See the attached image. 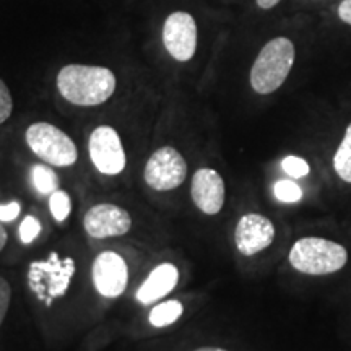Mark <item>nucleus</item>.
<instances>
[{"mask_svg": "<svg viewBox=\"0 0 351 351\" xmlns=\"http://www.w3.org/2000/svg\"><path fill=\"white\" fill-rule=\"evenodd\" d=\"M12 300V288L10 285L3 276H0V326H2L3 319L8 313V307H10Z\"/></svg>", "mask_w": 351, "mask_h": 351, "instance_id": "4be33fe9", "label": "nucleus"}, {"mask_svg": "<svg viewBox=\"0 0 351 351\" xmlns=\"http://www.w3.org/2000/svg\"><path fill=\"white\" fill-rule=\"evenodd\" d=\"M275 197L280 202H287V204H293V202L301 200L302 191L296 182L293 181H278L274 187Z\"/></svg>", "mask_w": 351, "mask_h": 351, "instance_id": "a211bd4d", "label": "nucleus"}, {"mask_svg": "<svg viewBox=\"0 0 351 351\" xmlns=\"http://www.w3.org/2000/svg\"><path fill=\"white\" fill-rule=\"evenodd\" d=\"M93 283L96 291L104 298H117L129 283V267L119 254L101 252L93 262Z\"/></svg>", "mask_w": 351, "mask_h": 351, "instance_id": "9d476101", "label": "nucleus"}, {"mask_svg": "<svg viewBox=\"0 0 351 351\" xmlns=\"http://www.w3.org/2000/svg\"><path fill=\"white\" fill-rule=\"evenodd\" d=\"M296 59L295 44L288 38L270 39L254 60L251 86L258 95H270L287 80Z\"/></svg>", "mask_w": 351, "mask_h": 351, "instance_id": "f03ea898", "label": "nucleus"}, {"mask_svg": "<svg viewBox=\"0 0 351 351\" xmlns=\"http://www.w3.org/2000/svg\"><path fill=\"white\" fill-rule=\"evenodd\" d=\"M57 90L70 104L93 108L104 104L116 91V75L101 65L69 64L57 73Z\"/></svg>", "mask_w": 351, "mask_h": 351, "instance_id": "f257e3e1", "label": "nucleus"}, {"mask_svg": "<svg viewBox=\"0 0 351 351\" xmlns=\"http://www.w3.org/2000/svg\"><path fill=\"white\" fill-rule=\"evenodd\" d=\"M282 166L285 173L291 176V178H304L309 173V165L300 156H287L283 160Z\"/></svg>", "mask_w": 351, "mask_h": 351, "instance_id": "aec40b11", "label": "nucleus"}, {"mask_svg": "<svg viewBox=\"0 0 351 351\" xmlns=\"http://www.w3.org/2000/svg\"><path fill=\"white\" fill-rule=\"evenodd\" d=\"M86 234L96 239L117 238L130 231L132 218L127 210L114 204H98L88 210L83 218Z\"/></svg>", "mask_w": 351, "mask_h": 351, "instance_id": "1a4fd4ad", "label": "nucleus"}, {"mask_svg": "<svg viewBox=\"0 0 351 351\" xmlns=\"http://www.w3.org/2000/svg\"><path fill=\"white\" fill-rule=\"evenodd\" d=\"M195 19L187 12H173L163 25V44L178 62H189L197 51Z\"/></svg>", "mask_w": 351, "mask_h": 351, "instance_id": "6e6552de", "label": "nucleus"}, {"mask_svg": "<svg viewBox=\"0 0 351 351\" xmlns=\"http://www.w3.org/2000/svg\"><path fill=\"white\" fill-rule=\"evenodd\" d=\"M39 232H41V223H39V219L36 217H33V215L25 217L19 230L21 243L32 244L39 236Z\"/></svg>", "mask_w": 351, "mask_h": 351, "instance_id": "6ab92c4d", "label": "nucleus"}, {"mask_svg": "<svg viewBox=\"0 0 351 351\" xmlns=\"http://www.w3.org/2000/svg\"><path fill=\"white\" fill-rule=\"evenodd\" d=\"M143 178L153 191H174L186 181L187 163L176 148L161 147L148 158Z\"/></svg>", "mask_w": 351, "mask_h": 351, "instance_id": "423d86ee", "label": "nucleus"}, {"mask_svg": "<svg viewBox=\"0 0 351 351\" xmlns=\"http://www.w3.org/2000/svg\"><path fill=\"white\" fill-rule=\"evenodd\" d=\"M339 16L341 21L351 26V0H343L339 5Z\"/></svg>", "mask_w": 351, "mask_h": 351, "instance_id": "b1692460", "label": "nucleus"}, {"mask_svg": "<svg viewBox=\"0 0 351 351\" xmlns=\"http://www.w3.org/2000/svg\"><path fill=\"white\" fill-rule=\"evenodd\" d=\"M333 169L341 181L351 184V124L346 127L345 137L333 156Z\"/></svg>", "mask_w": 351, "mask_h": 351, "instance_id": "2eb2a0df", "label": "nucleus"}, {"mask_svg": "<svg viewBox=\"0 0 351 351\" xmlns=\"http://www.w3.org/2000/svg\"><path fill=\"white\" fill-rule=\"evenodd\" d=\"M75 275V261L72 257L60 258L57 252H51L46 261L29 263L28 283L39 301L47 307L56 298H62Z\"/></svg>", "mask_w": 351, "mask_h": 351, "instance_id": "20e7f679", "label": "nucleus"}, {"mask_svg": "<svg viewBox=\"0 0 351 351\" xmlns=\"http://www.w3.org/2000/svg\"><path fill=\"white\" fill-rule=\"evenodd\" d=\"M49 208L51 215L54 217L56 221L62 223L69 218L70 210H72V200L67 192L62 189H57L56 192H52L49 197Z\"/></svg>", "mask_w": 351, "mask_h": 351, "instance_id": "f3484780", "label": "nucleus"}, {"mask_svg": "<svg viewBox=\"0 0 351 351\" xmlns=\"http://www.w3.org/2000/svg\"><path fill=\"white\" fill-rule=\"evenodd\" d=\"M13 112V98L5 82L0 78V125L8 121Z\"/></svg>", "mask_w": 351, "mask_h": 351, "instance_id": "412c9836", "label": "nucleus"}, {"mask_svg": "<svg viewBox=\"0 0 351 351\" xmlns=\"http://www.w3.org/2000/svg\"><path fill=\"white\" fill-rule=\"evenodd\" d=\"M348 262L343 245L324 238H302L293 244L289 263L301 274L322 276L335 274Z\"/></svg>", "mask_w": 351, "mask_h": 351, "instance_id": "7ed1b4c3", "label": "nucleus"}, {"mask_svg": "<svg viewBox=\"0 0 351 351\" xmlns=\"http://www.w3.org/2000/svg\"><path fill=\"white\" fill-rule=\"evenodd\" d=\"M195 351H226V350L215 348V346H204V348H199V350H195Z\"/></svg>", "mask_w": 351, "mask_h": 351, "instance_id": "bb28decb", "label": "nucleus"}, {"mask_svg": "<svg viewBox=\"0 0 351 351\" xmlns=\"http://www.w3.org/2000/svg\"><path fill=\"white\" fill-rule=\"evenodd\" d=\"M182 313H184V306L181 302L171 300L153 307L150 315H148V320H150L152 326L156 328L168 327L171 324H174L176 320L181 319Z\"/></svg>", "mask_w": 351, "mask_h": 351, "instance_id": "4468645a", "label": "nucleus"}, {"mask_svg": "<svg viewBox=\"0 0 351 351\" xmlns=\"http://www.w3.org/2000/svg\"><path fill=\"white\" fill-rule=\"evenodd\" d=\"M191 195L200 212L205 215H217L225 205V181L215 169L200 168L192 178Z\"/></svg>", "mask_w": 351, "mask_h": 351, "instance_id": "f8f14e48", "label": "nucleus"}, {"mask_svg": "<svg viewBox=\"0 0 351 351\" xmlns=\"http://www.w3.org/2000/svg\"><path fill=\"white\" fill-rule=\"evenodd\" d=\"M5 244H7V231L5 228L2 226V221H0V251L5 247Z\"/></svg>", "mask_w": 351, "mask_h": 351, "instance_id": "a878e982", "label": "nucleus"}, {"mask_svg": "<svg viewBox=\"0 0 351 351\" xmlns=\"http://www.w3.org/2000/svg\"><path fill=\"white\" fill-rule=\"evenodd\" d=\"M280 2H282V0H256L258 8H262V10H270V8L278 5Z\"/></svg>", "mask_w": 351, "mask_h": 351, "instance_id": "393cba45", "label": "nucleus"}, {"mask_svg": "<svg viewBox=\"0 0 351 351\" xmlns=\"http://www.w3.org/2000/svg\"><path fill=\"white\" fill-rule=\"evenodd\" d=\"M25 138L29 150L47 165L69 168L77 163V145L64 130L49 122H34L26 129Z\"/></svg>", "mask_w": 351, "mask_h": 351, "instance_id": "39448f33", "label": "nucleus"}, {"mask_svg": "<svg viewBox=\"0 0 351 351\" xmlns=\"http://www.w3.org/2000/svg\"><path fill=\"white\" fill-rule=\"evenodd\" d=\"M20 212H21V205L15 200L0 205V221L10 223V221H13V219L19 218Z\"/></svg>", "mask_w": 351, "mask_h": 351, "instance_id": "5701e85b", "label": "nucleus"}, {"mask_svg": "<svg viewBox=\"0 0 351 351\" xmlns=\"http://www.w3.org/2000/svg\"><path fill=\"white\" fill-rule=\"evenodd\" d=\"M33 186L39 194L51 195L59 189V178L47 165H34L32 168Z\"/></svg>", "mask_w": 351, "mask_h": 351, "instance_id": "dca6fc26", "label": "nucleus"}, {"mask_svg": "<svg viewBox=\"0 0 351 351\" xmlns=\"http://www.w3.org/2000/svg\"><path fill=\"white\" fill-rule=\"evenodd\" d=\"M179 282V270L173 263H160L150 271L147 280L142 283V287L137 291V300L142 304H150L161 298L168 296L176 288Z\"/></svg>", "mask_w": 351, "mask_h": 351, "instance_id": "ddd939ff", "label": "nucleus"}, {"mask_svg": "<svg viewBox=\"0 0 351 351\" xmlns=\"http://www.w3.org/2000/svg\"><path fill=\"white\" fill-rule=\"evenodd\" d=\"M91 163L101 174L117 176L124 171L127 156L121 137L111 125H99L91 132L88 143Z\"/></svg>", "mask_w": 351, "mask_h": 351, "instance_id": "0eeeda50", "label": "nucleus"}, {"mask_svg": "<svg viewBox=\"0 0 351 351\" xmlns=\"http://www.w3.org/2000/svg\"><path fill=\"white\" fill-rule=\"evenodd\" d=\"M275 239V226L269 218L258 213L241 217L234 231V243L243 256H256Z\"/></svg>", "mask_w": 351, "mask_h": 351, "instance_id": "9b49d317", "label": "nucleus"}]
</instances>
